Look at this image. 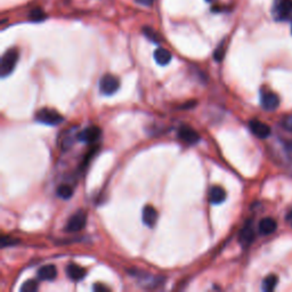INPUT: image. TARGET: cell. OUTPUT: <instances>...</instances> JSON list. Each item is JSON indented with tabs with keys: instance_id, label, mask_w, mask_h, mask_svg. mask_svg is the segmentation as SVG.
Here are the masks:
<instances>
[{
	"instance_id": "1",
	"label": "cell",
	"mask_w": 292,
	"mask_h": 292,
	"mask_svg": "<svg viewBox=\"0 0 292 292\" xmlns=\"http://www.w3.org/2000/svg\"><path fill=\"white\" fill-rule=\"evenodd\" d=\"M272 15L276 22H285L292 16V0H274Z\"/></svg>"
},
{
	"instance_id": "2",
	"label": "cell",
	"mask_w": 292,
	"mask_h": 292,
	"mask_svg": "<svg viewBox=\"0 0 292 292\" xmlns=\"http://www.w3.org/2000/svg\"><path fill=\"white\" fill-rule=\"evenodd\" d=\"M17 59H19V51L16 49H8L2 57V64H0V73L3 78H6L14 71L16 66Z\"/></svg>"
},
{
	"instance_id": "3",
	"label": "cell",
	"mask_w": 292,
	"mask_h": 292,
	"mask_svg": "<svg viewBox=\"0 0 292 292\" xmlns=\"http://www.w3.org/2000/svg\"><path fill=\"white\" fill-rule=\"evenodd\" d=\"M63 117L59 114L57 111H55L53 109H47L44 107L38 111L36 113V120L38 122L48 124V126H56L63 121Z\"/></svg>"
},
{
	"instance_id": "4",
	"label": "cell",
	"mask_w": 292,
	"mask_h": 292,
	"mask_svg": "<svg viewBox=\"0 0 292 292\" xmlns=\"http://www.w3.org/2000/svg\"><path fill=\"white\" fill-rule=\"evenodd\" d=\"M120 88V81L117 77L113 75H104L100 80V90L103 95L110 96L113 95L118 92V89Z\"/></svg>"
},
{
	"instance_id": "5",
	"label": "cell",
	"mask_w": 292,
	"mask_h": 292,
	"mask_svg": "<svg viewBox=\"0 0 292 292\" xmlns=\"http://www.w3.org/2000/svg\"><path fill=\"white\" fill-rule=\"evenodd\" d=\"M86 223H87V214L83 210H79L67 221L65 231L70 232V233H72V232H79L86 226Z\"/></svg>"
},
{
	"instance_id": "6",
	"label": "cell",
	"mask_w": 292,
	"mask_h": 292,
	"mask_svg": "<svg viewBox=\"0 0 292 292\" xmlns=\"http://www.w3.org/2000/svg\"><path fill=\"white\" fill-rule=\"evenodd\" d=\"M255 240V230L251 221H248L239 234V242L243 248H248Z\"/></svg>"
},
{
	"instance_id": "7",
	"label": "cell",
	"mask_w": 292,
	"mask_h": 292,
	"mask_svg": "<svg viewBox=\"0 0 292 292\" xmlns=\"http://www.w3.org/2000/svg\"><path fill=\"white\" fill-rule=\"evenodd\" d=\"M249 128H250V130L253 135L261 139L267 138V137L270 135V132H272L268 124H266L265 122H261L259 121V120H256V119H253L250 122H249Z\"/></svg>"
},
{
	"instance_id": "8",
	"label": "cell",
	"mask_w": 292,
	"mask_h": 292,
	"mask_svg": "<svg viewBox=\"0 0 292 292\" xmlns=\"http://www.w3.org/2000/svg\"><path fill=\"white\" fill-rule=\"evenodd\" d=\"M260 104L266 111H275L280 106V98L275 93L265 92L261 94Z\"/></svg>"
},
{
	"instance_id": "9",
	"label": "cell",
	"mask_w": 292,
	"mask_h": 292,
	"mask_svg": "<svg viewBox=\"0 0 292 292\" xmlns=\"http://www.w3.org/2000/svg\"><path fill=\"white\" fill-rule=\"evenodd\" d=\"M178 137L183 141H185L186 144H196L200 140V135L197 134V131L193 129L192 127L183 124L182 127L178 129Z\"/></svg>"
},
{
	"instance_id": "10",
	"label": "cell",
	"mask_w": 292,
	"mask_h": 292,
	"mask_svg": "<svg viewBox=\"0 0 292 292\" xmlns=\"http://www.w3.org/2000/svg\"><path fill=\"white\" fill-rule=\"evenodd\" d=\"M101 136V129L97 126H90L87 127L86 129L80 132L78 135V139L80 141H84V143L87 144H93L100 138Z\"/></svg>"
},
{
	"instance_id": "11",
	"label": "cell",
	"mask_w": 292,
	"mask_h": 292,
	"mask_svg": "<svg viewBox=\"0 0 292 292\" xmlns=\"http://www.w3.org/2000/svg\"><path fill=\"white\" fill-rule=\"evenodd\" d=\"M141 219H143V223L149 226L150 229L156 226L157 221H158V211L156 208L152 207V205H145L143 208V212H141Z\"/></svg>"
},
{
	"instance_id": "12",
	"label": "cell",
	"mask_w": 292,
	"mask_h": 292,
	"mask_svg": "<svg viewBox=\"0 0 292 292\" xmlns=\"http://www.w3.org/2000/svg\"><path fill=\"white\" fill-rule=\"evenodd\" d=\"M226 192L222 186H211L209 190V202L212 204H221L226 200Z\"/></svg>"
},
{
	"instance_id": "13",
	"label": "cell",
	"mask_w": 292,
	"mask_h": 292,
	"mask_svg": "<svg viewBox=\"0 0 292 292\" xmlns=\"http://www.w3.org/2000/svg\"><path fill=\"white\" fill-rule=\"evenodd\" d=\"M277 229V223L274 221L273 218L266 217L264 219H261L259 225H258V231L260 235H270L273 234L274 232Z\"/></svg>"
},
{
	"instance_id": "14",
	"label": "cell",
	"mask_w": 292,
	"mask_h": 292,
	"mask_svg": "<svg viewBox=\"0 0 292 292\" xmlns=\"http://www.w3.org/2000/svg\"><path fill=\"white\" fill-rule=\"evenodd\" d=\"M37 276L40 281H53L57 276V269L54 265H46L39 268Z\"/></svg>"
},
{
	"instance_id": "15",
	"label": "cell",
	"mask_w": 292,
	"mask_h": 292,
	"mask_svg": "<svg viewBox=\"0 0 292 292\" xmlns=\"http://www.w3.org/2000/svg\"><path fill=\"white\" fill-rule=\"evenodd\" d=\"M86 274V269L80 267L79 265L77 264H68L66 266V275L71 278L72 281H81L83 278H85Z\"/></svg>"
},
{
	"instance_id": "16",
	"label": "cell",
	"mask_w": 292,
	"mask_h": 292,
	"mask_svg": "<svg viewBox=\"0 0 292 292\" xmlns=\"http://www.w3.org/2000/svg\"><path fill=\"white\" fill-rule=\"evenodd\" d=\"M154 59L159 64V65H168L171 61V54L169 50L165 48H158L154 51Z\"/></svg>"
},
{
	"instance_id": "17",
	"label": "cell",
	"mask_w": 292,
	"mask_h": 292,
	"mask_svg": "<svg viewBox=\"0 0 292 292\" xmlns=\"http://www.w3.org/2000/svg\"><path fill=\"white\" fill-rule=\"evenodd\" d=\"M277 284V276L274 275V274H270V275L266 276L263 281V286L261 289L265 292H270L275 289V286Z\"/></svg>"
},
{
	"instance_id": "18",
	"label": "cell",
	"mask_w": 292,
	"mask_h": 292,
	"mask_svg": "<svg viewBox=\"0 0 292 292\" xmlns=\"http://www.w3.org/2000/svg\"><path fill=\"white\" fill-rule=\"evenodd\" d=\"M56 194L58 197H61V199L63 200H68V199H71V196L73 195V190L70 185L63 184V185H59L57 187Z\"/></svg>"
},
{
	"instance_id": "19",
	"label": "cell",
	"mask_w": 292,
	"mask_h": 292,
	"mask_svg": "<svg viewBox=\"0 0 292 292\" xmlns=\"http://www.w3.org/2000/svg\"><path fill=\"white\" fill-rule=\"evenodd\" d=\"M143 33L149 40H151L152 42H156V44H160L161 40H162L160 34H159L156 30H153L149 27L143 28Z\"/></svg>"
},
{
	"instance_id": "20",
	"label": "cell",
	"mask_w": 292,
	"mask_h": 292,
	"mask_svg": "<svg viewBox=\"0 0 292 292\" xmlns=\"http://www.w3.org/2000/svg\"><path fill=\"white\" fill-rule=\"evenodd\" d=\"M30 20L33 21V22H41V21H44L47 15L46 13L41 10L40 7H36L33 8V10L30 12Z\"/></svg>"
},
{
	"instance_id": "21",
	"label": "cell",
	"mask_w": 292,
	"mask_h": 292,
	"mask_svg": "<svg viewBox=\"0 0 292 292\" xmlns=\"http://www.w3.org/2000/svg\"><path fill=\"white\" fill-rule=\"evenodd\" d=\"M38 289H39V283H38L36 280H29L23 283L20 290L22 292H34Z\"/></svg>"
},
{
	"instance_id": "22",
	"label": "cell",
	"mask_w": 292,
	"mask_h": 292,
	"mask_svg": "<svg viewBox=\"0 0 292 292\" xmlns=\"http://www.w3.org/2000/svg\"><path fill=\"white\" fill-rule=\"evenodd\" d=\"M225 56V42L223 41L221 45L217 47V49L213 53V58L216 62H222Z\"/></svg>"
},
{
	"instance_id": "23",
	"label": "cell",
	"mask_w": 292,
	"mask_h": 292,
	"mask_svg": "<svg viewBox=\"0 0 292 292\" xmlns=\"http://www.w3.org/2000/svg\"><path fill=\"white\" fill-rule=\"evenodd\" d=\"M283 152L287 160L292 163V139L283 141Z\"/></svg>"
},
{
	"instance_id": "24",
	"label": "cell",
	"mask_w": 292,
	"mask_h": 292,
	"mask_svg": "<svg viewBox=\"0 0 292 292\" xmlns=\"http://www.w3.org/2000/svg\"><path fill=\"white\" fill-rule=\"evenodd\" d=\"M20 241H17V240L13 239V238H7V236H4L2 239V247L3 248H6V247H10V246H14V244H17Z\"/></svg>"
},
{
	"instance_id": "25",
	"label": "cell",
	"mask_w": 292,
	"mask_h": 292,
	"mask_svg": "<svg viewBox=\"0 0 292 292\" xmlns=\"http://www.w3.org/2000/svg\"><path fill=\"white\" fill-rule=\"evenodd\" d=\"M282 124H283V127H284L286 130L292 131V114L291 115H287V117H285L284 120H283Z\"/></svg>"
},
{
	"instance_id": "26",
	"label": "cell",
	"mask_w": 292,
	"mask_h": 292,
	"mask_svg": "<svg viewBox=\"0 0 292 292\" xmlns=\"http://www.w3.org/2000/svg\"><path fill=\"white\" fill-rule=\"evenodd\" d=\"M93 290L94 291H109L110 289L107 286L101 284V283H96V284L93 286Z\"/></svg>"
},
{
	"instance_id": "27",
	"label": "cell",
	"mask_w": 292,
	"mask_h": 292,
	"mask_svg": "<svg viewBox=\"0 0 292 292\" xmlns=\"http://www.w3.org/2000/svg\"><path fill=\"white\" fill-rule=\"evenodd\" d=\"M154 2H156V0H136V3H138L139 5H141V6H152L153 4H154Z\"/></svg>"
},
{
	"instance_id": "28",
	"label": "cell",
	"mask_w": 292,
	"mask_h": 292,
	"mask_svg": "<svg viewBox=\"0 0 292 292\" xmlns=\"http://www.w3.org/2000/svg\"><path fill=\"white\" fill-rule=\"evenodd\" d=\"M285 222L290 226H292V210H290V211L285 214Z\"/></svg>"
},
{
	"instance_id": "29",
	"label": "cell",
	"mask_w": 292,
	"mask_h": 292,
	"mask_svg": "<svg viewBox=\"0 0 292 292\" xmlns=\"http://www.w3.org/2000/svg\"><path fill=\"white\" fill-rule=\"evenodd\" d=\"M205 2H208V3H213V2H216V0H205Z\"/></svg>"
},
{
	"instance_id": "30",
	"label": "cell",
	"mask_w": 292,
	"mask_h": 292,
	"mask_svg": "<svg viewBox=\"0 0 292 292\" xmlns=\"http://www.w3.org/2000/svg\"><path fill=\"white\" fill-rule=\"evenodd\" d=\"M291 32H292V25H291Z\"/></svg>"
}]
</instances>
